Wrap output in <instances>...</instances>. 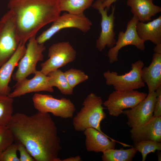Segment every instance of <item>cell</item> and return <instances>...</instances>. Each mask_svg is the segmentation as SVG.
<instances>
[{"label": "cell", "mask_w": 161, "mask_h": 161, "mask_svg": "<svg viewBox=\"0 0 161 161\" xmlns=\"http://www.w3.org/2000/svg\"><path fill=\"white\" fill-rule=\"evenodd\" d=\"M14 140L23 144L36 161H61L57 127L49 113L13 114L7 126Z\"/></svg>", "instance_id": "1"}, {"label": "cell", "mask_w": 161, "mask_h": 161, "mask_svg": "<svg viewBox=\"0 0 161 161\" xmlns=\"http://www.w3.org/2000/svg\"><path fill=\"white\" fill-rule=\"evenodd\" d=\"M20 43L25 44L31 37L60 15L57 0H9Z\"/></svg>", "instance_id": "2"}, {"label": "cell", "mask_w": 161, "mask_h": 161, "mask_svg": "<svg viewBox=\"0 0 161 161\" xmlns=\"http://www.w3.org/2000/svg\"><path fill=\"white\" fill-rule=\"evenodd\" d=\"M103 103L101 97L93 93L88 95L83 101V107L73 118L75 130L83 132L87 128H92L106 134L101 130L100 126L101 121L106 117Z\"/></svg>", "instance_id": "3"}, {"label": "cell", "mask_w": 161, "mask_h": 161, "mask_svg": "<svg viewBox=\"0 0 161 161\" xmlns=\"http://www.w3.org/2000/svg\"><path fill=\"white\" fill-rule=\"evenodd\" d=\"M144 66L143 62L138 60L132 63L131 70L124 74L118 75L116 72L107 70L103 74L106 83L107 85L112 86L116 90H137L143 88L145 84L141 75Z\"/></svg>", "instance_id": "4"}, {"label": "cell", "mask_w": 161, "mask_h": 161, "mask_svg": "<svg viewBox=\"0 0 161 161\" xmlns=\"http://www.w3.org/2000/svg\"><path fill=\"white\" fill-rule=\"evenodd\" d=\"M20 44L13 15L9 10L0 19V67L13 55Z\"/></svg>", "instance_id": "5"}, {"label": "cell", "mask_w": 161, "mask_h": 161, "mask_svg": "<svg viewBox=\"0 0 161 161\" xmlns=\"http://www.w3.org/2000/svg\"><path fill=\"white\" fill-rule=\"evenodd\" d=\"M51 26L36 38L39 44H44L56 33L65 28H77L86 33L92 26L91 21L84 13L75 14L69 13L60 15L52 22Z\"/></svg>", "instance_id": "6"}, {"label": "cell", "mask_w": 161, "mask_h": 161, "mask_svg": "<svg viewBox=\"0 0 161 161\" xmlns=\"http://www.w3.org/2000/svg\"><path fill=\"white\" fill-rule=\"evenodd\" d=\"M35 35L29 39L25 52L18 64L16 72L12 75L13 79L17 82L27 78L31 74H34L37 70V63L43 60V52L46 47L44 44L38 43Z\"/></svg>", "instance_id": "7"}, {"label": "cell", "mask_w": 161, "mask_h": 161, "mask_svg": "<svg viewBox=\"0 0 161 161\" xmlns=\"http://www.w3.org/2000/svg\"><path fill=\"white\" fill-rule=\"evenodd\" d=\"M32 100L34 108L38 112L50 113L63 118H72L76 110L72 101L65 98L58 99L51 95L35 93Z\"/></svg>", "instance_id": "8"}, {"label": "cell", "mask_w": 161, "mask_h": 161, "mask_svg": "<svg viewBox=\"0 0 161 161\" xmlns=\"http://www.w3.org/2000/svg\"><path fill=\"white\" fill-rule=\"evenodd\" d=\"M76 55V51L69 42L54 43L48 49L49 58L41 64L40 71L47 75L51 72L73 61Z\"/></svg>", "instance_id": "9"}, {"label": "cell", "mask_w": 161, "mask_h": 161, "mask_svg": "<svg viewBox=\"0 0 161 161\" xmlns=\"http://www.w3.org/2000/svg\"><path fill=\"white\" fill-rule=\"evenodd\" d=\"M147 95V93L137 90H115L110 94L103 105L107 109L110 115L117 117L122 114L124 110L135 106Z\"/></svg>", "instance_id": "10"}, {"label": "cell", "mask_w": 161, "mask_h": 161, "mask_svg": "<svg viewBox=\"0 0 161 161\" xmlns=\"http://www.w3.org/2000/svg\"><path fill=\"white\" fill-rule=\"evenodd\" d=\"M139 21L137 18L133 16L127 23L125 31H120L119 32L117 40L114 46L109 48L107 56L110 64L118 61L119 50L126 46L132 45L140 50H145V42L139 37L136 30V25Z\"/></svg>", "instance_id": "11"}, {"label": "cell", "mask_w": 161, "mask_h": 161, "mask_svg": "<svg viewBox=\"0 0 161 161\" xmlns=\"http://www.w3.org/2000/svg\"><path fill=\"white\" fill-rule=\"evenodd\" d=\"M156 92L148 93L142 101L131 108L123 111L122 114L128 118L127 124L131 128L143 125L153 117Z\"/></svg>", "instance_id": "12"}, {"label": "cell", "mask_w": 161, "mask_h": 161, "mask_svg": "<svg viewBox=\"0 0 161 161\" xmlns=\"http://www.w3.org/2000/svg\"><path fill=\"white\" fill-rule=\"evenodd\" d=\"M34 76L31 79L25 78L17 82L14 86L15 89L8 96L14 98L19 97L26 94L40 91L54 92L53 87L50 85L49 77L40 70H36Z\"/></svg>", "instance_id": "13"}, {"label": "cell", "mask_w": 161, "mask_h": 161, "mask_svg": "<svg viewBox=\"0 0 161 161\" xmlns=\"http://www.w3.org/2000/svg\"><path fill=\"white\" fill-rule=\"evenodd\" d=\"M115 6L112 7V12L108 15L107 9L100 7L97 10L101 16V31L96 41V47L100 52L106 46L110 48L115 44V33L114 31L115 16H114Z\"/></svg>", "instance_id": "14"}, {"label": "cell", "mask_w": 161, "mask_h": 161, "mask_svg": "<svg viewBox=\"0 0 161 161\" xmlns=\"http://www.w3.org/2000/svg\"><path fill=\"white\" fill-rule=\"evenodd\" d=\"M83 132L85 137V147L88 152L103 153L108 149L114 148L116 142L125 147L132 146L117 141L93 128H87Z\"/></svg>", "instance_id": "15"}, {"label": "cell", "mask_w": 161, "mask_h": 161, "mask_svg": "<svg viewBox=\"0 0 161 161\" xmlns=\"http://www.w3.org/2000/svg\"><path fill=\"white\" fill-rule=\"evenodd\" d=\"M129 132L134 143L146 140L161 143V117L153 116L145 124L132 128Z\"/></svg>", "instance_id": "16"}, {"label": "cell", "mask_w": 161, "mask_h": 161, "mask_svg": "<svg viewBox=\"0 0 161 161\" xmlns=\"http://www.w3.org/2000/svg\"><path fill=\"white\" fill-rule=\"evenodd\" d=\"M26 49L25 44H20L13 55L0 67V94L8 95L10 93L9 84L13 72Z\"/></svg>", "instance_id": "17"}, {"label": "cell", "mask_w": 161, "mask_h": 161, "mask_svg": "<svg viewBox=\"0 0 161 161\" xmlns=\"http://www.w3.org/2000/svg\"><path fill=\"white\" fill-rule=\"evenodd\" d=\"M141 77L148 93L155 92L161 86V53L154 52L150 64L143 68Z\"/></svg>", "instance_id": "18"}, {"label": "cell", "mask_w": 161, "mask_h": 161, "mask_svg": "<svg viewBox=\"0 0 161 161\" xmlns=\"http://www.w3.org/2000/svg\"><path fill=\"white\" fill-rule=\"evenodd\" d=\"M153 0H127L126 3L133 16L139 21L145 22L151 21L152 17L161 12V7L155 5Z\"/></svg>", "instance_id": "19"}, {"label": "cell", "mask_w": 161, "mask_h": 161, "mask_svg": "<svg viewBox=\"0 0 161 161\" xmlns=\"http://www.w3.org/2000/svg\"><path fill=\"white\" fill-rule=\"evenodd\" d=\"M136 30L140 38L144 42L150 41L155 45L161 44V16L147 23L139 21Z\"/></svg>", "instance_id": "20"}, {"label": "cell", "mask_w": 161, "mask_h": 161, "mask_svg": "<svg viewBox=\"0 0 161 161\" xmlns=\"http://www.w3.org/2000/svg\"><path fill=\"white\" fill-rule=\"evenodd\" d=\"M61 12L80 14L92 6L94 0H57Z\"/></svg>", "instance_id": "21"}, {"label": "cell", "mask_w": 161, "mask_h": 161, "mask_svg": "<svg viewBox=\"0 0 161 161\" xmlns=\"http://www.w3.org/2000/svg\"><path fill=\"white\" fill-rule=\"evenodd\" d=\"M137 151L134 147L126 149L109 148L103 152V161H131Z\"/></svg>", "instance_id": "22"}, {"label": "cell", "mask_w": 161, "mask_h": 161, "mask_svg": "<svg viewBox=\"0 0 161 161\" xmlns=\"http://www.w3.org/2000/svg\"><path fill=\"white\" fill-rule=\"evenodd\" d=\"M47 75L52 87H56L63 95H71L73 94V89L69 84L64 72L58 69L51 72Z\"/></svg>", "instance_id": "23"}, {"label": "cell", "mask_w": 161, "mask_h": 161, "mask_svg": "<svg viewBox=\"0 0 161 161\" xmlns=\"http://www.w3.org/2000/svg\"><path fill=\"white\" fill-rule=\"evenodd\" d=\"M13 98L0 94V126H7L13 115Z\"/></svg>", "instance_id": "24"}, {"label": "cell", "mask_w": 161, "mask_h": 161, "mask_svg": "<svg viewBox=\"0 0 161 161\" xmlns=\"http://www.w3.org/2000/svg\"><path fill=\"white\" fill-rule=\"evenodd\" d=\"M134 147L142 154L143 161L146 160L147 155L161 150V143L152 140H143L134 143Z\"/></svg>", "instance_id": "25"}, {"label": "cell", "mask_w": 161, "mask_h": 161, "mask_svg": "<svg viewBox=\"0 0 161 161\" xmlns=\"http://www.w3.org/2000/svg\"><path fill=\"white\" fill-rule=\"evenodd\" d=\"M64 74L68 83L74 89L79 84L87 80L88 76L80 70L71 68L65 72Z\"/></svg>", "instance_id": "26"}, {"label": "cell", "mask_w": 161, "mask_h": 161, "mask_svg": "<svg viewBox=\"0 0 161 161\" xmlns=\"http://www.w3.org/2000/svg\"><path fill=\"white\" fill-rule=\"evenodd\" d=\"M14 140L13 134L8 126H0V156Z\"/></svg>", "instance_id": "27"}, {"label": "cell", "mask_w": 161, "mask_h": 161, "mask_svg": "<svg viewBox=\"0 0 161 161\" xmlns=\"http://www.w3.org/2000/svg\"><path fill=\"white\" fill-rule=\"evenodd\" d=\"M18 143H13L0 156V161H20L17 155Z\"/></svg>", "instance_id": "28"}, {"label": "cell", "mask_w": 161, "mask_h": 161, "mask_svg": "<svg viewBox=\"0 0 161 161\" xmlns=\"http://www.w3.org/2000/svg\"><path fill=\"white\" fill-rule=\"evenodd\" d=\"M18 151L19 152L20 161H34L35 159L27 151L25 146L22 143H17Z\"/></svg>", "instance_id": "29"}, {"label": "cell", "mask_w": 161, "mask_h": 161, "mask_svg": "<svg viewBox=\"0 0 161 161\" xmlns=\"http://www.w3.org/2000/svg\"><path fill=\"white\" fill-rule=\"evenodd\" d=\"M156 99L154 106V117H161V86L155 91Z\"/></svg>", "instance_id": "30"}, {"label": "cell", "mask_w": 161, "mask_h": 161, "mask_svg": "<svg viewBox=\"0 0 161 161\" xmlns=\"http://www.w3.org/2000/svg\"><path fill=\"white\" fill-rule=\"evenodd\" d=\"M117 0H105L100 7L104 8H106L108 11L111 4L115 2Z\"/></svg>", "instance_id": "31"}, {"label": "cell", "mask_w": 161, "mask_h": 161, "mask_svg": "<svg viewBox=\"0 0 161 161\" xmlns=\"http://www.w3.org/2000/svg\"><path fill=\"white\" fill-rule=\"evenodd\" d=\"M82 159L79 156H76L74 157H70L61 160V161H81Z\"/></svg>", "instance_id": "32"}, {"label": "cell", "mask_w": 161, "mask_h": 161, "mask_svg": "<svg viewBox=\"0 0 161 161\" xmlns=\"http://www.w3.org/2000/svg\"><path fill=\"white\" fill-rule=\"evenodd\" d=\"M105 0H97L92 5V7L94 9L97 10L100 7Z\"/></svg>", "instance_id": "33"}, {"label": "cell", "mask_w": 161, "mask_h": 161, "mask_svg": "<svg viewBox=\"0 0 161 161\" xmlns=\"http://www.w3.org/2000/svg\"><path fill=\"white\" fill-rule=\"evenodd\" d=\"M155 45V46L153 49L154 52L161 53V44Z\"/></svg>", "instance_id": "34"}, {"label": "cell", "mask_w": 161, "mask_h": 161, "mask_svg": "<svg viewBox=\"0 0 161 161\" xmlns=\"http://www.w3.org/2000/svg\"><path fill=\"white\" fill-rule=\"evenodd\" d=\"M161 152H159L157 154V158L158 161H161Z\"/></svg>", "instance_id": "35"}]
</instances>
